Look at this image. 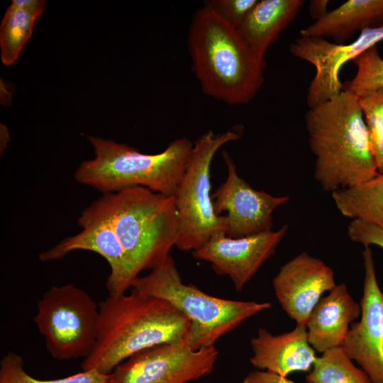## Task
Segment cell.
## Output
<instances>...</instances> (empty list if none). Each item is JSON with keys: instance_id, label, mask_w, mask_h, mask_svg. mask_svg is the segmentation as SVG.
<instances>
[{"instance_id": "6da1fadb", "label": "cell", "mask_w": 383, "mask_h": 383, "mask_svg": "<svg viewBox=\"0 0 383 383\" xmlns=\"http://www.w3.org/2000/svg\"><path fill=\"white\" fill-rule=\"evenodd\" d=\"M96 343L82 371L110 374L130 356L164 343L187 340L191 323L167 301L131 289L99 303Z\"/></svg>"}, {"instance_id": "4316f807", "label": "cell", "mask_w": 383, "mask_h": 383, "mask_svg": "<svg viewBox=\"0 0 383 383\" xmlns=\"http://www.w3.org/2000/svg\"><path fill=\"white\" fill-rule=\"evenodd\" d=\"M350 239L365 247L377 245L383 249V229L362 220L353 219L348 226Z\"/></svg>"}, {"instance_id": "30bf717a", "label": "cell", "mask_w": 383, "mask_h": 383, "mask_svg": "<svg viewBox=\"0 0 383 383\" xmlns=\"http://www.w3.org/2000/svg\"><path fill=\"white\" fill-rule=\"evenodd\" d=\"M77 223L82 228L80 232L63 238L40 253V260H60L79 250L94 252L102 256L110 267L106 282L109 296L126 294L138 277L135 275L111 222L95 201L82 211Z\"/></svg>"}, {"instance_id": "277c9868", "label": "cell", "mask_w": 383, "mask_h": 383, "mask_svg": "<svg viewBox=\"0 0 383 383\" xmlns=\"http://www.w3.org/2000/svg\"><path fill=\"white\" fill-rule=\"evenodd\" d=\"M95 201L111 222L136 277L170 255L179 230L174 196L138 186L102 194Z\"/></svg>"}, {"instance_id": "7c38bea8", "label": "cell", "mask_w": 383, "mask_h": 383, "mask_svg": "<svg viewBox=\"0 0 383 383\" xmlns=\"http://www.w3.org/2000/svg\"><path fill=\"white\" fill-rule=\"evenodd\" d=\"M222 157L227 167V178L212 194L215 213L226 211V233L231 238H243L272 230V214L287 204L288 196H273L254 189L237 172L230 154Z\"/></svg>"}, {"instance_id": "d6986e66", "label": "cell", "mask_w": 383, "mask_h": 383, "mask_svg": "<svg viewBox=\"0 0 383 383\" xmlns=\"http://www.w3.org/2000/svg\"><path fill=\"white\" fill-rule=\"evenodd\" d=\"M304 0H258L238 28L252 50L265 59L270 46L296 18Z\"/></svg>"}, {"instance_id": "9a60e30c", "label": "cell", "mask_w": 383, "mask_h": 383, "mask_svg": "<svg viewBox=\"0 0 383 383\" xmlns=\"http://www.w3.org/2000/svg\"><path fill=\"white\" fill-rule=\"evenodd\" d=\"M272 285L284 312L296 324L306 325L322 294L336 284L330 266L302 252L280 267Z\"/></svg>"}, {"instance_id": "3957f363", "label": "cell", "mask_w": 383, "mask_h": 383, "mask_svg": "<svg viewBox=\"0 0 383 383\" xmlns=\"http://www.w3.org/2000/svg\"><path fill=\"white\" fill-rule=\"evenodd\" d=\"M187 44L193 72L206 95L236 106L249 103L260 91L265 60L238 28L205 6L192 16Z\"/></svg>"}, {"instance_id": "7a4b0ae2", "label": "cell", "mask_w": 383, "mask_h": 383, "mask_svg": "<svg viewBox=\"0 0 383 383\" xmlns=\"http://www.w3.org/2000/svg\"><path fill=\"white\" fill-rule=\"evenodd\" d=\"M304 118L315 156L313 177L323 191L332 193L379 174L357 96L343 90L309 108Z\"/></svg>"}, {"instance_id": "44dd1931", "label": "cell", "mask_w": 383, "mask_h": 383, "mask_svg": "<svg viewBox=\"0 0 383 383\" xmlns=\"http://www.w3.org/2000/svg\"><path fill=\"white\" fill-rule=\"evenodd\" d=\"M38 16L13 2L8 7L0 27L2 62L10 66L32 35Z\"/></svg>"}, {"instance_id": "603a6c76", "label": "cell", "mask_w": 383, "mask_h": 383, "mask_svg": "<svg viewBox=\"0 0 383 383\" xmlns=\"http://www.w3.org/2000/svg\"><path fill=\"white\" fill-rule=\"evenodd\" d=\"M109 377L110 374L89 370L63 378L40 379L24 370L23 358L13 352H8L0 361V383H108Z\"/></svg>"}, {"instance_id": "8fae6325", "label": "cell", "mask_w": 383, "mask_h": 383, "mask_svg": "<svg viewBox=\"0 0 383 383\" xmlns=\"http://www.w3.org/2000/svg\"><path fill=\"white\" fill-rule=\"evenodd\" d=\"M382 40L383 26L360 31L351 43H331L322 37L296 38L289 45V52L315 68L306 96L309 107H314L339 94L343 91L340 72L343 65Z\"/></svg>"}, {"instance_id": "5bb4252c", "label": "cell", "mask_w": 383, "mask_h": 383, "mask_svg": "<svg viewBox=\"0 0 383 383\" xmlns=\"http://www.w3.org/2000/svg\"><path fill=\"white\" fill-rule=\"evenodd\" d=\"M288 228L285 224L277 231L236 238L228 237L225 231H218L192 255L209 262L216 274L228 276L235 290L240 292L274 254Z\"/></svg>"}, {"instance_id": "2e32d148", "label": "cell", "mask_w": 383, "mask_h": 383, "mask_svg": "<svg viewBox=\"0 0 383 383\" xmlns=\"http://www.w3.org/2000/svg\"><path fill=\"white\" fill-rule=\"evenodd\" d=\"M250 345L251 364L282 377L293 372H310L317 357L309 343L306 325L296 324L292 331L279 335L260 328Z\"/></svg>"}, {"instance_id": "83f0119b", "label": "cell", "mask_w": 383, "mask_h": 383, "mask_svg": "<svg viewBox=\"0 0 383 383\" xmlns=\"http://www.w3.org/2000/svg\"><path fill=\"white\" fill-rule=\"evenodd\" d=\"M243 383H296L275 373L265 370H255L250 372L244 378Z\"/></svg>"}, {"instance_id": "e0dca14e", "label": "cell", "mask_w": 383, "mask_h": 383, "mask_svg": "<svg viewBox=\"0 0 383 383\" xmlns=\"http://www.w3.org/2000/svg\"><path fill=\"white\" fill-rule=\"evenodd\" d=\"M316 304L306 324L310 345L322 353L341 347L351 323L361 314L360 304L345 284L335 285Z\"/></svg>"}, {"instance_id": "7402d4cb", "label": "cell", "mask_w": 383, "mask_h": 383, "mask_svg": "<svg viewBox=\"0 0 383 383\" xmlns=\"http://www.w3.org/2000/svg\"><path fill=\"white\" fill-rule=\"evenodd\" d=\"M306 383H372L367 374L357 367L342 347L330 349L317 357Z\"/></svg>"}, {"instance_id": "ba28073f", "label": "cell", "mask_w": 383, "mask_h": 383, "mask_svg": "<svg viewBox=\"0 0 383 383\" xmlns=\"http://www.w3.org/2000/svg\"><path fill=\"white\" fill-rule=\"evenodd\" d=\"M99 316V304L69 283L53 286L42 295L33 321L53 358L84 360L96 343Z\"/></svg>"}, {"instance_id": "d4e9b609", "label": "cell", "mask_w": 383, "mask_h": 383, "mask_svg": "<svg viewBox=\"0 0 383 383\" xmlns=\"http://www.w3.org/2000/svg\"><path fill=\"white\" fill-rule=\"evenodd\" d=\"M358 98L378 172L383 174V89Z\"/></svg>"}, {"instance_id": "ac0fdd59", "label": "cell", "mask_w": 383, "mask_h": 383, "mask_svg": "<svg viewBox=\"0 0 383 383\" xmlns=\"http://www.w3.org/2000/svg\"><path fill=\"white\" fill-rule=\"evenodd\" d=\"M383 26V0H348L301 29L300 36L331 38L345 43L356 31Z\"/></svg>"}, {"instance_id": "5b68a950", "label": "cell", "mask_w": 383, "mask_h": 383, "mask_svg": "<svg viewBox=\"0 0 383 383\" xmlns=\"http://www.w3.org/2000/svg\"><path fill=\"white\" fill-rule=\"evenodd\" d=\"M95 157L81 162L74 179L102 194L143 187L174 196L191 158L194 143L183 137L173 140L162 152L144 154L113 140L89 136Z\"/></svg>"}, {"instance_id": "9c48e42d", "label": "cell", "mask_w": 383, "mask_h": 383, "mask_svg": "<svg viewBox=\"0 0 383 383\" xmlns=\"http://www.w3.org/2000/svg\"><path fill=\"white\" fill-rule=\"evenodd\" d=\"M218 355L215 346L193 350L187 340L158 345L117 365L108 383H187L211 374Z\"/></svg>"}, {"instance_id": "ffe728a7", "label": "cell", "mask_w": 383, "mask_h": 383, "mask_svg": "<svg viewBox=\"0 0 383 383\" xmlns=\"http://www.w3.org/2000/svg\"><path fill=\"white\" fill-rule=\"evenodd\" d=\"M340 213L362 220L383 229V174L352 187L331 193Z\"/></svg>"}, {"instance_id": "4fadbf2b", "label": "cell", "mask_w": 383, "mask_h": 383, "mask_svg": "<svg viewBox=\"0 0 383 383\" xmlns=\"http://www.w3.org/2000/svg\"><path fill=\"white\" fill-rule=\"evenodd\" d=\"M362 257L365 278L360 320L351 323L341 347L372 383H383V292L377 283L370 247H365Z\"/></svg>"}, {"instance_id": "52a82bcc", "label": "cell", "mask_w": 383, "mask_h": 383, "mask_svg": "<svg viewBox=\"0 0 383 383\" xmlns=\"http://www.w3.org/2000/svg\"><path fill=\"white\" fill-rule=\"evenodd\" d=\"M241 136L238 128L220 133L209 130L194 143L191 158L174 195L179 215L177 249L194 252L202 248L215 233L226 231V216L217 215L213 208L211 165L222 146Z\"/></svg>"}, {"instance_id": "f1b7e54d", "label": "cell", "mask_w": 383, "mask_h": 383, "mask_svg": "<svg viewBox=\"0 0 383 383\" xmlns=\"http://www.w3.org/2000/svg\"><path fill=\"white\" fill-rule=\"evenodd\" d=\"M329 4L328 0H312L309 5V11L311 17L315 21L323 18L328 12L327 8Z\"/></svg>"}, {"instance_id": "cb8c5ba5", "label": "cell", "mask_w": 383, "mask_h": 383, "mask_svg": "<svg viewBox=\"0 0 383 383\" xmlns=\"http://www.w3.org/2000/svg\"><path fill=\"white\" fill-rule=\"evenodd\" d=\"M357 67L355 77L343 83V90L360 97L383 89V59L377 46L365 51L352 61Z\"/></svg>"}, {"instance_id": "8992f818", "label": "cell", "mask_w": 383, "mask_h": 383, "mask_svg": "<svg viewBox=\"0 0 383 383\" xmlns=\"http://www.w3.org/2000/svg\"><path fill=\"white\" fill-rule=\"evenodd\" d=\"M131 289L162 299L185 315L191 323L187 341L193 350L214 347L245 320L272 307L268 302L218 298L184 284L170 255L149 274L138 277Z\"/></svg>"}, {"instance_id": "f546056e", "label": "cell", "mask_w": 383, "mask_h": 383, "mask_svg": "<svg viewBox=\"0 0 383 383\" xmlns=\"http://www.w3.org/2000/svg\"><path fill=\"white\" fill-rule=\"evenodd\" d=\"M14 4L22 6L37 16H40L45 7V1L43 0H13Z\"/></svg>"}, {"instance_id": "484cf974", "label": "cell", "mask_w": 383, "mask_h": 383, "mask_svg": "<svg viewBox=\"0 0 383 383\" xmlns=\"http://www.w3.org/2000/svg\"><path fill=\"white\" fill-rule=\"evenodd\" d=\"M257 1L258 0H208L204 1V6L227 23L238 28Z\"/></svg>"}]
</instances>
